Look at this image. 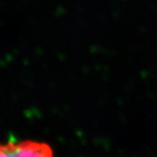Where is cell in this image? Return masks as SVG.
<instances>
[{"label": "cell", "instance_id": "obj_1", "mask_svg": "<svg viewBox=\"0 0 157 157\" xmlns=\"http://www.w3.org/2000/svg\"><path fill=\"white\" fill-rule=\"evenodd\" d=\"M10 157H54L53 152L46 143L25 140L5 144Z\"/></svg>", "mask_w": 157, "mask_h": 157}, {"label": "cell", "instance_id": "obj_2", "mask_svg": "<svg viewBox=\"0 0 157 157\" xmlns=\"http://www.w3.org/2000/svg\"><path fill=\"white\" fill-rule=\"evenodd\" d=\"M0 157H10L5 145H1L0 144Z\"/></svg>", "mask_w": 157, "mask_h": 157}]
</instances>
